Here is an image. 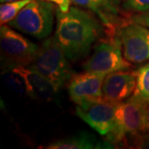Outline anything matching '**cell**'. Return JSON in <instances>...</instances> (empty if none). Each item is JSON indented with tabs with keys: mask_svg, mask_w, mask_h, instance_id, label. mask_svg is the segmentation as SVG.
Wrapping results in <instances>:
<instances>
[{
	"mask_svg": "<svg viewBox=\"0 0 149 149\" xmlns=\"http://www.w3.org/2000/svg\"><path fill=\"white\" fill-rule=\"evenodd\" d=\"M56 16L55 37L68 60L74 62L88 56L103 35V26L90 13L77 7H70L67 12L57 9Z\"/></svg>",
	"mask_w": 149,
	"mask_h": 149,
	"instance_id": "6da1fadb",
	"label": "cell"
},
{
	"mask_svg": "<svg viewBox=\"0 0 149 149\" xmlns=\"http://www.w3.org/2000/svg\"><path fill=\"white\" fill-rule=\"evenodd\" d=\"M63 49L55 36L47 37L39 46L30 68L46 77L54 87L60 91L74 75Z\"/></svg>",
	"mask_w": 149,
	"mask_h": 149,
	"instance_id": "7a4b0ae2",
	"label": "cell"
},
{
	"mask_svg": "<svg viewBox=\"0 0 149 149\" xmlns=\"http://www.w3.org/2000/svg\"><path fill=\"white\" fill-rule=\"evenodd\" d=\"M148 106V102L135 91L128 100L118 104L113 126L105 139L115 146L128 138H133L143 133L144 115Z\"/></svg>",
	"mask_w": 149,
	"mask_h": 149,
	"instance_id": "3957f363",
	"label": "cell"
},
{
	"mask_svg": "<svg viewBox=\"0 0 149 149\" xmlns=\"http://www.w3.org/2000/svg\"><path fill=\"white\" fill-rule=\"evenodd\" d=\"M56 10L52 3L47 0H32L8 25L22 33L44 39L52 32Z\"/></svg>",
	"mask_w": 149,
	"mask_h": 149,
	"instance_id": "277c9868",
	"label": "cell"
},
{
	"mask_svg": "<svg viewBox=\"0 0 149 149\" xmlns=\"http://www.w3.org/2000/svg\"><path fill=\"white\" fill-rule=\"evenodd\" d=\"M122 43L118 36L99 43L93 53L83 65L85 71L107 75L118 70H128L131 62L123 56Z\"/></svg>",
	"mask_w": 149,
	"mask_h": 149,
	"instance_id": "5b68a950",
	"label": "cell"
},
{
	"mask_svg": "<svg viewBox=\"0 0 149 149\" xmlns=\"http://www.w3.org/2000/svg\"><path fill=\"white\" fill-rule=\"evenodd\" d=\"M0 45L3 65L30 66L39 48L36 43L6 24L0 28Z\"/></svg>",
	"mask_w": 149,
	"mask_h": 149,
	"instance_id": "8992f818",
	"label": "cell"
},
{
	"mask_svg": "<svg viewBox=\"0 0 149 149\" xmlns=\"http://www.w3.org/2000/svg\"><path fill=\"white\" fill-rule=\"evenodd\" d=\"M123 56L131 63L149 61V29L136 22L123 24L118 29Z\"/></svg>",
	"mask_w": 149,
	"mask_h": 149,
	"instance_id": "52a82bcc",
	"label": "cell"
},
{
	"mask_svg": "<svg viewBox=\"0 0 149 149\" xmlns=\"http://www.w3.org/2000/svg\"><path fill=\"white\" fill-rule=\"evenodd\" d=\"M117 104L104 100L77 104L75 113L78 117L90 125L101 136L111 132Z\"/></svg>",
	"mask_w": 149,
	"mask_h": 149,
	"instance_id": "ba28073f",
	"label": "cell"
},
{
	"mask_svg": "<svg viewBox=\"0 0 149 149\" xmlns=\"http://www.w3.org/2000/svg\"><path fill=\"white\" fill-rule=\"evenodd\" d=\"M106 75L88 72L74 74L70 80L68 93L76 104L103 100L102 87Z\"/></svg>",
	"mask_w": 149,
	"mask_h": 149,
	"instance_id": "9c48e42d",
	"label": "cell"
},
{
	"mask_svg": "<svg viewBox=\"0 0 149 149\" xmlns=\"http://www.w3.org/2000/svg\"><path fill=\"white\" fill-rule=\"evenodd\" d=\"M136 89V74L118 70L107 74L102 87L104 100L118 104L133 95Z\"/></svg>",
	"mask_w": 149,
	"mask_h": 149,
	"instance_id": "30bf717a",
	"label": "cell"
},
{
	"mask_svg": "<svg viewBox=\"0 0 149 149\" xmlns=\"http://www.w3.org/2000/svg\"><path fill=\"white\" fill-rule=\"evenodd\" d=\"M14 65L25 80L29 97L37 100H50L58 92L54 85L37 70L28 66Z\"/></svg>",
	"mask_w": 149,
	"mask_h": 149,
	"instance_id": "8fae6325",
	"label": "cell"
},
{
	"mask_svg": "<svg viewBox=\"0 0 149 149\" xmlns=\"http://www.w3.org/2000/svg\"><path fill=\"white\" fill-rule=\"evenodd\" d=\"M113 145L104 139L99 140L95 134L88 132L80 133L70 136L68 138L56 140L46 147L47 149H93L114 148Z\"/></svg>",
	"mask_w": 149,
	"mask_h": 149,
	"instance_id": "7c38bea8",
	"label": "cell"
},
{
	"mask_svg": "<svg viewBox=\"0 0 149 149\" xmlns=\"http://www.w3.org/2000/svg\"><path fill=\"white\" fill-rule=\"evenodd\" d=\"M75 5L94 12L107 27L111 28L118 14V0H71Z\"/></svg>",
	"mask_w": 149,
	"mask_h": 149,
	"instance_id": "4fadbf2b",
	"label": "cell"
},
{
	"mask_svg": "<svg viewBox=\"0 0 149 149\" xmlns=\"http://www.w3.org/2000/svg\"><path fill=\"white\" fill-rule=\"evenodd\" d=\"M2 74L4 84L11 91L19 95H27L25 80L14 65H4Z\"/></svg>",
	"mask_w": 149,
	"mask_h": 149,
	"instance_id": "5bb4252c",
	"label": "cell"
},
{
	"mask_svg": "<svg viewBox=\"0 0 149 149\" xmlns=\"http://www.w3.org/2000/svg\"><path fill=\"white\" fill-rule=\"evenodd\" d=\"M32 0H16L3 3L0 6V22L1 26L12 21L19 12Z\"/></svg>",
	"mask_w": 149,
	"mask_h": 149,
	"instance_id": "9a60e30c",
	"label": "cell"
},
{
	"mask_svg": "<svg viewBox=\"0 0 149 149\" xmlns=\"http://www.w3.org/2000/svg\"><path fill=\"white\" fill-rule=\"evenodd\" d=\"M135 92L149 103V64L139 68L136 72Z\"/></svg>",
	"mask_w": 149,
	"mask_h": 149,
	"instance_id": "2e32d148",
	"label": "cell"
},
{
	"mask_svg": "<svg viewBox=\"0 0 149 149\" xmlns=\"http://www.w3.org/2000/svg\"><path fill=\"white\" fill-rule=\"evenodd\" d=\"M124 8L135 13H143L149 11V0H125Z\"/></svg>",
	"mask_w": 149,
	"mask_h": 149,
	"instance_id": "e0dca14e",
	"label": "cell"
},
{
	"mask_svg": "<svg viewBox=\"0 0 149 149\" xmlns=\"http://www.w3.org/2000/svg\"><path fill=\"white\" fill-rule=\"evenodd\" d=\"M133 139L134 141V146L138 148H148L149 149V133L147 134H139Z\"/></svg>",
	"mask_w": 149,
	"mask_h": 149,
	"instance_id": "ac0fdd59",
	"label": "cell"
},
{
	"mask_svg": "<svg viewBox=\"0 0 149 149\" xmlns=\"http://www.w3.org/2000/svg\"><path fill=\"white\" fill-rule=\"evenodd\" d=\"M131 22L143 25L145 27L149 28V11L143 13H140L137 16H134L132 18Z\"/></svg>",
	"mask_w": 149,
	"mask_h": 149,
	"instance_id": "d6986e66",
	"label": "cell"
},
{
	"mask_svg": "<svg viewBox=\"0 0 149 149\" xmlns=\"http://www.w3.org/2000/svg\"><path fill=\"white\" fill-rule=\"evenodd\" d=\"M51 2L58 7L59 10L61 12H67L70 8V2L71 0H47Z\"/></svg>",
	"mask_w": 149,
	"mask_h": 149,
	"instance_id": "ffe728a7",
	"label": "cell"
},
{
	"mask_svg": "<svg viewBox=\"0 0 149 149\" xmlns=\"http://www.w3.org/2000/svg\"><path fill=\"white\" fill-rule=\"evenodd\" d=\"M143 132L149 133V106L147 108L143 120Z\"/></svg>",
	"mask_w": 149,
	"mask_h": 149,
	"instance_id": "44dd1931",
	"label": "cell"
},
{
	"mask_svg": "<svg viewBox=\"0 0 149 149\" xmlns=\"http://www.w3.org/2000/svg\"><path fill=\"white\" fill-rule=\"evenodd\" d=\"M1 3H8V2H12V1H16V0H0Z\"/></svg>",
	"mask_w": 149,
	"mask_h": 149,
	"instance_id": "7402d4cb",
	"label": "cell"
}]
</instances>
